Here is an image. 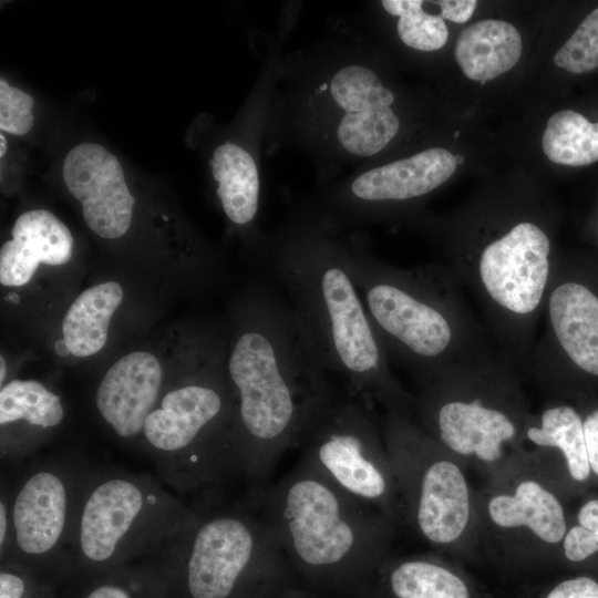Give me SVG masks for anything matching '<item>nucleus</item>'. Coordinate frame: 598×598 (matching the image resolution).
<instances>
[{
  "label": "nucleus",
  "mask_w": 598,
  "mask_h": 598,
  "mask_svg": "<svg viewBox=\"0 0 598 598\" xmlns=\"http://www.w3.org/2000/svg\"><path fill=\"white\" fill-rule=\"evenodd\" d=\"M123 299V289L106 281L85 289L65 313L63 339L70 353L83 358L97 353L107 340L111 318Z\"/></svg>",
  "instance_id": "4be33fe9"
},
{
  "label": "nucleus",
  "mask_w": 598,
  "mask_h": 598,
  "mask_svg": "<svg viewBox=\"0 0 598 598\" xmlns=\"http://www.w3.org/2000/svg\"><path fill=\"white\" fill-rule=\"evenodd\" d=\"M454 154L432 147L410 157L371 168L351 183L348 210L385 202H401L429 194L446 182L456 169Z\"/></svg>",
  "instance_id": "4468645a"
},
{
  "label": "nucleus",
  "mask_w": 598,
  "mask_h": 598,
  "mask_svg": "<svg viewBox=\"0 0 598 598\" xmlns=\"http://www.w3.org/2000/svg\"><path fill=\"white\" fill-rule=\"evenodd\" d=\"M224 213L238 226L250 224L258 212L260 182L252 156L237 144L219 145L209 161Z\"/></svg>",
  "instance_id": "412c9836"
},
{
  "label": "nucleus",
  "mask_w": 598,
  "mask_h": 598,
  "mask_svg": "<svg viewBox=\"0 0 598 598\" xmlns=\"http://www.w3.org/2000/svg\"><path fill=\"white\" fill-rule=\"evenodd\" d=\"M383 9L399 18L396 29L401 41L419 51H436L445 45L448 30L442 16L424 9L422 0H383Z\"/></svg>",
  "instance_id": "bb28decb"
},
{
  "label": "nucleus",
  "mask_w": 598,
  "mask_h": 598,
  "mask_svg": "<svg viewBox=\"0 0 598 598\" xmlns=\"http://www.w3.org/2000/svg\"><path fill=\"white\" fill-rule=\"evenodd\" d=\"M578 525L565 536L564 553L578 563L598 551V499L585 503L578 512Z\"/></svg>",
  "instance_id": "c85d7f7f"
},
{
  "label": "nucleus",
  "mask_w": 598,
  "mask_h": 598,
  "mask_svg": "<svg viewBox=\"0 0 598 598\" xmlns=\"http://www.w3.org/2000/svg\"><path fill=\"white\" fill-rule=\"evenodd\" d=\"M554 62L557 66L577 74L598 68V8L581 21L556 52Z\"/></svg>",
  "instance_id": "cd10ccee"
},
{
  "label": "nucleus",
  "mask_w": 598,
  "mask_h": 598,
  "mask_svg": "<svg viewBox=\"0 0 598 598\" xmlns=\"http://www.w3.org/2000/svg\"><path fill=\"white\" fill-rule=\"evenodd\" d=\"M549 319L569 359L598 377V297L578 282H564L549 298Z\"/></svg>",
  "instance_id": "a211bd4d"
},
{
  "label": "nucleus",
  "mask_w": 598,
  "mask_h": 598,
  "mask_svg": "<svg viewBox=\"0 0 598 598\" xmlns=\"http://www.w3.org/2000/svg\"><path fill=\"white\" fill-rule=\"evenodd\" d=\"M63 179L96 235L114 239L127 231L135 198L118 159L105 147L94 143L74 146L64 158Z\"/></svg>",
  "instance_id": "f8f14e48"
},
{
  "label": "nucleus",
  "mask_w": 598,
  "mask_h": 598,
  "mask_svg": "<svg viewBox=\"0 0 598 598\" xmlns=\"http://www.w3.org/2000/svg\"><path fill=\"white\" fill-rule=\"evenodd\" d=\"M54 349L55 352L61 357H65L70 353V350L64 339L58 340L54 344Z\"/></svg>",
  "instance_id": "c9c22d12"
},
{
  "label": "nucleus",
  "mask_w": 598,
  "mask_h": 598,
  "mask_svg": "<svg viewBox=\"0 0 598 598\" xmlns=\"http://www.w3.org/2000/svg\"><path fill=\"white\" fill-rule=\"evenodd\" d=\"M351 271L373 328L385 350L417 363L441 358L452 327L432 293L426 276L381 265L348 248Z\"/></svg>",
  "instance_id": "6e6552de"
},
{
  "label": "nucleus",
  "mask_w": 598,
  "mask_h": 598,
  "mask_svg": "<svg viewBox=\"0 0 598 598\" xmlns=\"http://www.w3.org/2000/svg\"><path fill=\"white\" fill-rule=\"evenodd\" d=\"M458 134H460V132H458V131H456V132L454 133V137H457V136H458Z\"/></svg>",
  "instance_id": "a19ab883"
},
{
  "label": "nucleus",
  "mask_w": 598,
  "mask_h": 598,
  "mask_svg": "<svg viewBox=\"0 0 598 598\" xmlns=\"http://www.w3.org/2000/svg\"><path fill=\"white\" fill-rule=\"evenodd\" d=\"M146 477L106 473L82 484L66 547L105 565L171 543L197 516Z\"/></svg>",
  "instance_id": "39448f33"
},
{
  "label": "nucleus",
  "mask_w": 598,
  "mask_h": 598,
  "mask_svg": "<svg viewBox=\"0 0 598 598\" xmlns=\"http://www.w3.org/2000/svg\"><path fill=\"white\" fill-rule=\"evenodd\" d=\"M290 589H291V588H289V589L282 591V592H280V594H278V595H276V596H272V597H270V598H290V596H289V590H290Z\"/></svg>",
  "instance_id": "58836bf2"
},
{
  "label": "nucleus",
  "mask_w": 598,
  "mask_h": 598,
  "mask_svg": "<svg viewBox=\"0 0 598 598\" xmlns=\"http://www.w3.org/2000/svg\"><path fill=\"white\" fill-rule=\"evenodd\" d=\"M33 99L0 79V128L13 135H24L33 126Z\"/></svg>",
  "instance_id": "c756f323"
},
{
  "label": "nucleus",
  "mask_w": 598,
  "mask_h": 598,
  "mask_svg": "<svg viewBox=\"0 0 598 598\" xmlns=\"http://www.w3.org/2000/svg\"><path fill=\"white\" fill-rule=\"evenodd\" d=\"M0 383H1V386L3 385V381L6 379V374H7V365H6V360L1 355L0 357Z\"/></svg>",
  "instance_id": "e433bc0d"
},
{
  "label": "nucleus",
  "mask_w": 598,
  "mask_h": 598,
  "mask_svg": "<svg viewBox=\"0 0 598 598\" xmlns=\"http://www.w3.org/2000/svg\"><path fill=\"white\" fill-rule=\"evenodd\" d=\"M0 141H1L0 156L3 157L4 154H6V151H7V141H6V137H4L3 133H1V135H0Z\"/></svg>",
  "instance_id": "4c0bfd02"
},
{
  "label": "nucleus",
  "mask_w": 598,
  "mask_h": 598,
  "mask_svg": "<svg viewBox=\"0 0 598 598\" xmlns=\"http://www.w3.org/2000/svg\"><path fill=\"white\" fill-rule=\"evenodd\" d=\"M172 543L192 598H233L239 590L270 598L291 588L295 573L250 503L198 513Z\"/></svg>",
  "instance_id": "20e7f679"
},
{
  "label": "nucleus",
  "mask_w": 598,
  "mask_h": 598,
  "mask_svg": "<svg viewBox=\"0 0 598 598\" xmlns=\"http://www.w3.org/2000/svg\"><path fill=\"white\" fill-rule=\"evenodd\" d=\"M11 539V519L9 498L2 495L0 501V549L1 555L7 549H10Z\"/></svg>",
  "instance_id": "72a5a7b5"
},
{
  "label": "nucleus",
  "mask_w": 598,
  "mask_h": 598,
  "mask_svg": "<svg viewBox=\"0 0 598 598\" xmlns=\"http://www.w3.org/2000/svg\"><path fill=\"white\" fill-rule=\"evenodd\" d=\"M226 364L234 404L235 468L252 487L265 481L336 396L329 372L274 288L259 289L243 312Z\"/></svg>",
  "instance_id": "f257e3e1"
},
{
  "label": "nucleus",
  "mask_w": 598,
  "mask_h": 598,
  "mask_svg": "<svg viewBox=\"0 0 598 598\" xmlns=\"http://www.w3.org/2000/svg\"><path fill=\"white\" fill-rule=\"evenodd\" d=\"M412 474V512L421 535L436 545H446L461 536L470 516L465 477L454 463L436 460L421 465Z\"/></svg>",
  "instance_id": "2eb2a0df"
},
{
  "label": "nucleus",
  "mask_w": 598,
  "mask_h": 598,
  "mask_svg": "<svg viewBox=\"0 0 598 598\" xmlns=\"http://www.w3.org/2000/svg\"><path fill=\"white\" fill-rule=\"evenodd\" d=\"M434 2L440 8V14L443 19L455 23L468 21L477 7L476 0H442Z\"/></svg>",
  "instance_id": "2f4dec72"
},
{
  "label": "nucleus",
  "mask_w": 598,
  "mask_h": 598,
  "mask_svg": "<svg viewBox=\"0 0 598 598\" xmlns=\"http://www.w3.org/2000/svg\"><path fill=\"white\" fill-rule=\"evenodd\" d=\"M210 380L166 392L145 420L143 436L184 488L218 483L235 470L231 393Z\"/></svg>",
  "instance_id": "423d86ee"
},
{
  "label": "nucleus",
  "mask_w": 598,
  "mask_h": 598,
  "mask_svg": "<svg viewBox=\"0 0 598 598\" xmlns=\"http://www.w3.org/2000/svg\"><path fill=\"white\" fill-rule=\"evenodd\" d=\"M394 598H470L465 582L445 567L425 559L394 565L386 576Z\"/></svg>",
  "instance_id": "a878e982"
},
{
  "label": "nucleus",
  "mask_w": 598,
  "mask_h": 598,
  "mask_svg": "<svg viewBox=\"0 0 598 598\" xmlns=\"http://www.w3.org/2000/svg\"><path fill=\"white\" fill-rule=\"evenodd\" d=\"M522 55L518 30L503 20H481L462 31L455 44V59L471 80L485 83L516 65Z\"/></svg>",
  "instance_id": "6ab92c4d"
},
{
  "label": "nucleus",
  "mask_w": 598,
  "mask_h": 598,
  "mask_svg": "<svg viewBox=\"0 0 598 598\" xmlns=\"http://www.w3.org/2000/svg\"><path fill=\"white\" fill-rule=\"evenodd\" d=\"M582 425L590 471L598 475V410L591 412Z\"/></svg>",
  "instance_id": "473e14b6"
},
{
  "label": "nucleus",
  "mask_w": 598,
  "mask_h": 598,
  "mask_svg": "<svg viewBox=\"0 0 598 598\" xmlns=\"http://www.w3.org/2000/svg\"><path fill=\"white\" fill-rule=\"evenodd\" d=\"M249 503L293 573L323 589L358 590L379 565L386 527L381 514L352 499L302 461Z\"/></svg>",
  "instance_id": "7ed1b4c3"
},
{
  "label": "nucleus",
  "mask_w": 598,
  "mask_h": 598,
  "mask_svg": "<svg viewBox=\"0 0 598 598\" xmlns=\"http://www.w3.org/2000/svg\"><path fill=\"white\" fill-rule=\"evenodd\" d=\"M85 598H132L126 589L118 585L105 584L93 589Z\"/></svg>",
  "instance_id": "f704fd0d"
},
{
  "label": "nucleus",
  "mask_w": 598,
  "mask_h": 598,
  "mask_svg": "<svg viewBox=\"0 0 598 598\" xmlns=\"http://www.w3.org/2000/svg\"><path fill=\"white\" fill-rule=\"evenodd\" d=\"M69 467L31 470L9 498L10 549L28 558L47 557L68 544L82 485Z\"/></svg>",
  "instance_id": "1a4fd4ad"
},
{
  "label": "nucleus",
  "mask_w": 598,
  "mask_h": 598,
  "mask_svg": "<svg viewBox=\"0 0 598 598\" xmlns=\"http://www.w3.org/2000/svg\"><path fill=\"white\" fill-rule=\"evenodd\" d=\"M527 437L540 446L558 447L567 462L570 476L578 482L588 478L590 466L579 414L568 405L546 410L540 427H529Z\"/></svg>",
  "instance_id": "393cba45"
},
{
  "label": "nucleus",
  "mask_w": 598,
  "mask_h": 598,
  "mask_svg": "<svg viewBox=\"0 0 598 598\" xmlns=\"http://www.w3.org/2000/svg\"><path fill=\"white\" fill-rule=\"evenodd\" d=\"M11 235L0 249V282L3 286H23L41 262L59 266L72 257V234L49 210L32 209L21 214Z\"/></svg>",
  "instance_id": "dca6fc26"
},
{
  "label": "nucleus",
  "mask_w": 598,
  "mask_h": 598,
  "mask_svg": "<svg viewBox=\"0 0 598 598\" xmlns=\"http://www.w3.org/2000/svg\"><path fill=\"white\" fill-rule=\"evenodd\" d=\"M549 249L547 235L532 223H519L488 244L478 260L488 296L513 313L534 311L547 285Z\"/></svg>",
  "instance_id": "9b49d317"
},
{
  "label": "nucleus",
  "mask_w": 598,
  "mask_h": 598,
  "mask_svg": "<svg viewBox=\"0 0 598 598\" xmlns=\"http://www.w3.org/2000/svg\"><path fill=\"white\" fill-rule=\"evenodd\" d=\"M298 447L300 461L360 504L389 511L392 476L371 405L346 391L315 417Z\"/></svg>",
  "instance_id": "0eeeda50"
},
{
  "label": "nucleus",
  "mask_w": 598,
  "mask_h": 598,
  "mask_svg": "<svg viewBox=\"0 0 598 598\" xmlns=\"http://www.w3.org/2000/svg\"><path fill=\"white\" fill-rule=\"evenodd\" d=\"M64 417L60 396L35 380H12L0 390V424L24 422L41 430L58 426Z\"/></svg>",
  "instance_id": "b1692460"
},
{
  "label": "nucleus",
  "mask_w": 598,
  "mask_h": 598,
  "mask_svg": "<svg viewBox=\"0 0 598 598\" xmlns=\"http://www.w3.org/2000/svg\"><path fill=\"white\" fill-rule=\"evenodd\" d=\"M488 514L497 526H526L546 543H558L566 534L560 503L535 481L522 482L513 496L493 497L488 503Z\"/></svg>",
  "instance_id": "aec40b11"
},
{
  "label": "nucleus",
  "mask_w": 598,
  "mask_h": 598,
  "mask_svg": "<svg viewBox=\"0 0 598 598\" xmlns=\"http://www.w3.org/2000/svg\"><path fill=\"white\" fill-rule=\"evenodd\" d=\"M545 155L566 166H586L598 161V122L563 110L553 114L542 138Z\"/></svg>",
  "instance_id": "5701e85b"
},
{
  "label": "nucleus",
  "mask_w": 598,
  "mask_h": 598,
  "mask_svg": "<svg viewBox=\"0 0 598 598\" xmlns=\"http://www.w3.org/2000/svg\"><path fill=\"white\" fill-rule=\"evenodd\" d=\"M454 156H455V161H456V164H457V165H458V164H462V163L464 162L463 155L456 154V155H454Z\"/></svg>",
  "instance_id": "ea45409f"
},
{
  "label": "nucleus",
  "mask_w": 598,
  "mask_h": 598,
  "mask_svg": "<svg viewBox=\"0 0 598 598\" xmlns=\"http://www.w3.org/2000/svg\"><path fill=\"white\" fill-rule=\"evenodd\" d=\"M162 380V365L147 351L127 353L106 371L96 390L95 405L117 436L132 439L142 434Z\"/></svg>",
  "instance_id": "ddd939ff"
},
{
  "label": "nucleus",
  "mask_w": 598,
  "mask_h": 598,
  "mask_svg": "<svg viewBox=\"0 0 598 598\" xmlns=\"http://www.w3.org/2000/svg\"><path fill=\"white\" fill-rule=\"evenodd\" d=\"M546 598H598V581L588 576H577L556 585Z\"/></svg>",
  "instance_id": "7c9ffc66"
},
{
  "label": "nucleus",
  "mask_w": 598,
  "mask_h": 598,
  "mask_svg": "<svg viewBox=\"0 0 598 598\" xmlns=\"http://www.w3.org/2000/svg\"><path fill=\"white\" fill-rule=\"evenodd\" d=\"M270 271L329 373L372 406L396 403L385 350L354 281L348 248L317 231H298L269 249Z\"/></svg>",
  "instance_id": "f03ea898"
},
{
  "label": "nucleus",
  "mask_w": 598,
  "mask_h": 598,
  "mask_svg": "<svg viewBox=\"0 0 598 598\" xmlns=\"http://www.w3.org/2000/svg\"><path fill=\"white\" fill-rule=\"evenodd\" d=\"M328 92L337 114L336 140L347 153L375 155L398 134L394 93L370 68L348 64L338 69L329 80Z\"/></svg>",
  "instance_id": "9d476101"
},
{
  "label": "nucleus",
  "mask_w": 598,
  "mask_h": 598,
  "mask_svg": "<svg viewBox=\"0 0 598 598\" xmlns=\"http://www.w3.org/2000/svg\"><path fill=\"white\" fill-rule=\"evenodd\" d=\"M434 420L439 437L448 448L486 462L499 458L502 443L515 435L506 414L476 401L445 402L436 409Z\"/></svg>",
  "instance_id": "f3484780"
}]
</instances>
